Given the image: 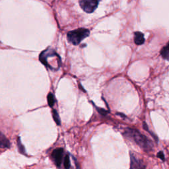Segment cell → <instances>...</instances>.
Here are the masks:
<instances>
[{"instance_id":"4","label":"cell","mask_w":169,"mask_h":169,"mask_svg":"<svg viewBox=\"0 0 169 169\" xmlns=\"http://www.w3.org/2000/svg\"><path fill=\"white\" fill-rule=\"evenodd\" d=\"M99 0H79V5L86 13H91L96 10L99 5Z\"/></svg>"},{"instance_id":"3","label":"cell","mask_w":169,"mask_h":169,"mask_svg":"<svg viewBox=\"0 0 169 169\" xmlns=\"http://www.w3.org/2000/svg\"><path fill=\"white\" fill-rule=\"evenodd\" d=\"M39 60L44 66L49 60H53L56 62L61 63V58L56 52L51 48H48L43 51L39 56Z\"/></svg>"},{"instance_id":"1","label":"cell","mask_w":169,"mask_h":169,"mask_svg":"<svg viewBox=\"0 0 169 169\" xmlns=\"http://www.w3.org/2000/svg\"><path fill=\"white\" fill-rule=\"evenodd\" d=\"M124 134L130 139H133L141 149L145 151H151L153 148L151 141L149 139L145 136L141 134L140 132L135 129L127 128L125 130Z\"/></svg>"},{"instance_id":"15","label":"cell","mask_w":169,"mask_h":169,"mask_svg":"<svg viewBox=\"0 0 169 169\" xmlns=\"http://www.w3.org/2000/svg\"><path fill=\"white\" fill-rule=\"evenodd\" d=\"M96 108H97V111L99 112L100 114H102V115H106L107 113H108V112H107L106 110H104L103 108H98V107H97V106H96Z\"/></svg>"},{"instance_id":"6","label":"cell","mask_w":169,"mask_h":169,"mask_svg":"<svg viewBox=\"0 0 169 169\" xmlns=\"http://www.w3.org/2000/svg\"><path fill=\"white\" fill-rule=\"evenodd\" d=\"M63 155V149L62 148H58L54 150L52 152V156L54 159L55 163L57 165V167H60L62 162V158Z\"/></svg>"},{"instance_id":"2","label":"cell","mask_w":169,"mask_h":169,"mask_svg":"<svg viewBox=\"0 0 169 169\" xmlns=\"http://www.w3.org/2000/svg\"><path fill=\"white\" fill-rule=\"evenodd\" d=\"M90 32L88 29H79L67 33V37L69 42L73 45H77L83 40L89 36Z\"/></svg>"},{"instance_id":"7","label":"cell","mask_w":169,"mask_h":169,"mask_svg":"<svg viewBox=\"0 0 169 169\" xmlns=\"http://www.w3.org/2000/svg\"><path fill=\"white\" fill-rule=\"evenodd\" d=\"M134 42L137 45H141L145 42L144 35L141 32H136L134 33Z\"/></svg>"},{"instance_id":"9","label":"cell","mask_w":169,"mask_h":169,"mask_svg":"<svg viewBox=\"0 0 169 169\" xmlns=\"http://www.w3.org/2000/svg\"><path fill=\"white\" fill-rule=\"evenodd\" d=\"M161 54L164 59L169 61V42L167 44L162 48L161 51Z\"/></svg>"},{"instance_id":"5","label":"cell","mask_w":169,"mask_h":169,"mask_svg":"<svg viewBox=\"0 0 169 169\" xmlns=\"http://www.w3.org/2000/svg\"><path fill=\"white\" fill-rule=\"evenodd\" d=\"M130 169H145V165L141 160L133 154L130 156Z\"/></svg>"},{"instance_id":"16","label":"cell","mask_w":169,"mask_h":169,"mask_svg":"<svg viewBox=\"0 0 169 169\" xmlns=\"http://www.w3.org/2000/svg\"><path fill=\"white\" fill-rule=\"evenodd\" d=\"M157 156L159 158L161 159L162 161H165V155L163 154V153H162V151H160L157 153Z\"/></svg>"},{"instance_id":"13","label":"cell","mask_w":169,"mask_h":169,"mask_svg":"<svg viewBox=\"0 0 169 169\" xmlns=\"http://www.w3.org/2000/svg\"><path fill=\"white\" fill-rule=\"evenodd\" d=\"M143 128H144V130H146L147 132H149V133L151 134V136L152 137H154V139H155V140L156 141V142H158V138H157V137H156V136H155V134H153L152 132H151L150 131H149V127H148V125H147V124H146V122H143Z\"/></svg>"},{"instance_id":"10","label":"cell","mask_w":169,"mask_h":169,"mask_svg":"<svg viewBox=\"0 0 169 169\" xmlns=\"http://www.w3.org/2000/svg\"><path fill=\"white\" fill-rule=\"evenodd\" d=\"M47 100H48V103L49 106L53 107L54 105V103H55V99H54V97L53 94H52L51 93H49L47 97Z\"/></svg>"},{"instance_id":"14","label":"cell","mask_w":169,"mask_h":169,"mask_svg":"<svg viewBox=\"0 0 169 169\" xmlns=\"http://www.w3.org/2000/svg\"><path fill=\"white\" fill-rule=\"evenodd\" d=\"M64 167H65L66 169H69L71 167V163H70V159L69 155H66L64 159Z\"/></svg>"},{"instance_id":"17","label":"cell","mask_w":169,"mask_h":169,"mask_svg":"<svg viewBox=\"0 0 169 169\" xmlns=\"http://www.w3.org/2000/svg\"><path fill=\"white\" fill-rule=\"evenodd\" d=\"M73 159H74V161H75V166H76V169H81V168H80L79 165L77 161V160L75 158H73Z\"/></svg>"},{"instance_id":"12","label":"cell","mask_w":169,"mask_h":169,"mask_svg":"<svg viewBox=\"0 0 169 169\" xmlns=\"http://www.w3.org/2000/svg\"><path fill=\"white\" fill-rule=\"evenodd\" d=\"M17 145L19 152L21 153H22V154H25V149H24V146L22 145V143H21L20 137H18L17 139Z\"/></svg>"},{"instance_id":"8","label":"cell","mask_w":169,"mask_h":169,"mask_svg":"<svg viewBox=\"0 0 169 169\" xmlns=\"http://www.w3.org/2000/svg\"><path fill=\"white\" fill-rule=\"evenodd\" d=\"M10 147V143L7 137L0 132V147L1 148H9Z\"/></svg>"},{"instance_id":"11","label":"cell","mask_w":169,"mask_h":169,"mask_svg":"<svg viewBox=\"0 0 169 169\" xmlns=\"http://www.w3.org/2000/svg\"><path fill=\"white\" fill-rule=\"evenodd\" d=\"M52 114H53V118L54 119V121L56 122L57 125H61V120H60L59 114H58V113L57 112L56 110H52Z\"/></svg>"}]
</instances>
